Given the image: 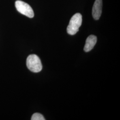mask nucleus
Masks as SVG:
<instances>
[{"instance_id":"1","label":"nucleus","mask_w":120,"mask_h":120,"mask_svg":"<svg viewBox=\"0 0 120 120\" xmlns=\"http://www.w3.org/2000/svg\"><path fill=\"white\" fill-rule=\"evenodd\" d=\"M82 22V15L79 13L75 14L71 18L67 28L68 34L71 35L75 34L79 31Z\"/></svg>"},{"instance_id":"2","label":"nucleus","mask_w":120,"mask_h":120,"mask_svg":"<svg viewBox=\"0 0 120 120\" xmlns=\"http://www.w3.org/2000/svg\"><path fill=\"white\" fill-rule=\"evenodd\" d=\"M26 65L28 69L34 73L40 72L42 69L40 59L35 54H31L27 58Z\"/></svg>"},{"instance_id":"3","label":"nucleus","mask_w":120,"mask_h":120,"mask_svg":"<svg viewBox=\"0 0 120 120\" xmlns=\"http://www.w3.org/2000/svg\"><path fill=\"white\" fill-rule=\"evenodd\" d=\"M15 6L18 12L29 18H33L34 13L31 7L29 4L22 0H18L15 2Z\"/></svg>"},{"instance_id":"4","label":"nucleus","mask_w":120,"mask_h":120,"mask_svg":"<svg viewBox=\"0 0 120 120\" xmlns=\"http://www.w3.org/2000/svg\"><path fill=\"white\" fill-rule=\"evenodd\" d=\"M102 0H96L94 4L92 15L95 20H98L100 18L102 13Z\"/></svg>"},{"instance_id":"5","label":"nucleus","mask_w":120,"mask_h":120,"mask_svg":"<svg viewBox=\"0 0 120 120\" xmlns=\"http://www.w3.org/2000/svg\"><path fill=\"white\" fill-rule=\"evenodd\" d=\"M97 42V38L93 35H90L86 40V44L84 48V51L88 52L91 51Z\"/></svg>"},{"instance_id":"6","label":"nucleus","mask_w":120,"mask_h":120,"mask_svg":"<svg viewBox=\"0 0 120 120\" xmlns=\"http://www.w3.org/2000/svg\"><path fill=\"white\" fill-rule=\"evenodd\" d=\"M32 120H45V119L43 115L39 113H35L32 116Z\"/></svg>"}]
</instances>
